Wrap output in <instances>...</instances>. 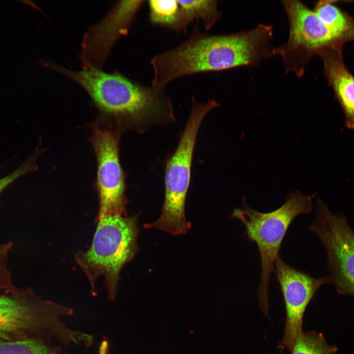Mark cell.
Returning <instances> with one entry per match:
<instances>
[{"mask_svg": "<svg viewBox=\"0 0 354 354\" xmlns=\"http://www.w3.org/2000/svg\"><path fill=\"white\" fill-rule=\"evenodd\" d=\"M316 194L305 196L300 191L289 194L277 209L261 212L250 207L242 197V207L234 209L231 216L239 220L245 228L248 240L256 244L261 258V276L257 290L260 309L268 316V288L270 275L281 245L289 226L298 215L309 213L313 208Z\"/></svg>", "mask_w": 354, "mask_h": 354, "instance_id": "cell-5", "label": "cell"}, {"mask_svg": "<svg viewBox=\"0 0 354 354\" xmlns=\"http://www.w3.org/2000/svg\"><path fill=\"white\" fill-rule=\"evenodd\" d=\"M137 221V216L98 215L90 247L75 256L78 264L89 281L93 295H96V280L103 276L108 299L111 301L115 299L120 270L138 251Z\"/></svg>", "mask_w": 354, "mask_h": 354, "instance_id": "cell-4", "label": "cell"}, {"mask_svg": "<svg viewBox=\"0 0 354 354\" xmlns=\"http://www.w3.org/2000/svg\"><path fill=\"white\" fill-rule=\"evenodd\" d=\"M336 351V347L329 345L322 333L302 331L296 337L291 354H335Z\"/></svg>", "mask_w": 354, "mask_h": 354, "instance_id": "cell-16", "label": "cell"}, {"mask_svg": "<svg viewBox=\"0 0 354 354\" xmlns=\"http://www.w3.org/2000/svg\"><path fill=\"white\" fill-rule=\"evenodd\" d=\"M40 148L36 150L18 168L9 175L0 179V194L16 180L26 174L37 169L36 161L40 153ZM1 166H0V170Z\"/></svg>", "mask_w": 354, "mask_h": 354, "instance_id": "cell-19", "label": "cell"}, {"mask_svg": "<svg viewBox=\"0 0 354 354\" xmlns=\"http://www.w3.org/2000/svg\"><path fill=\"white\" fill-rule=\"evenodd\" d=\"M319 56L328 84L344 114L345 126L354 130V75L344 63L342 48L325 51Z\"/></svg>", "mask_w": 354, "mask_h": 354, "instance_id": "cell-12", "label": "cell"}, {"mask_svg": "<svg viewBox=\"0 0 354 354\" xmlns=\"http://www.w3.org/2000/svg\"><path fill=\"white\" fill-rule=\"evenodd\" d=\"M317 208L309 229L325 248L329 283L354 297V231L345 216L333 213L321 199Z\"/></svg>", "mask_w": 354, "mask_h": 354, "instance_id": "cell-8", "label": "cell"}, {"mask_svg": "<svg viewBox=\"0 0 354 354\" xmlns=\"http://www.w3.org/2000/svg\"><path fill=\"white\" fill-rule=\"evenodd\" d=\"M0 354H70L62 348L37 341L0 340Z\"/></svg>", "mask_w": 354, "mask_h": 354, "instance_id": "cell-17", "label": "cell"}, {"mask_svg": "<svg viewBox=\"0 0 354 354\" xmlns=\"http://www.w3.org/2000/svg\"><path fill=\"white\" fill-rule=\"evenodd\" d=\"M180 20L177 30L186 33L195 20L202 22L205 30H210L220 19L222 13L215 0H178Z\"/></svg>", "mask_w": 354, "mask_h": 354, "instance_id": "cell-14", "label": "cell"}, {"mask_svg": "<svg viewBox=\"0 0 354 354\" xmlns=\"http://www.w3.org/2000/svg\"><path fill=\"white\" fill-rule=\"evenodd\" d=\"M46 64L81 87L103 114L114 117L124 127L144 133L176 121L165 89L142 85L118 71H74L51 62Z\"/></svg>", "mask_w": 354, "mask_h": 354, "instance_id": "cell-2", "label": "cell"}, {"mask_svg": "<svg viewBox=\"0 0 354 354\" xmlns=\"http://www.w3.org/2000/svg\"><path fill=\"white\" fill-rule=\"evenodd\" d=\"M148 5L151 24L177 32L180 20L178 0H151Z\"/></svg>", "mask_w": 354, "mask_h": 354, "instance_id": "cell-15", "label": "cell"}, {"mask_svg": "<svg viewBox=\"0 0 354 354\" xmlns=\"http://www.w3.org/2000/svg\"><path fill=\"white\" fill-rule=\"evenodd\" d=\"M274 271L284 298L286 319L283 337L278 348L282 352H291L297 335L302 332L305 309L316 292L329 283L328 275L314 278L298 270L284 261L276 259Z\"/></svg>", "mask_w": 354, "mask_h": 354, "instance_id": "cell-10", "label": "cell"}, {"mask_svg": "<svg viewBox=\"0 0 354 354\" xmlns=\"http://www.w3.org/2000/svg\"><path fill=\"white\" fill-rule=\"evenodd\" d=\"M282 4L289 24L287 42L275 47L274 56H280L287 73L300 77L312 58L324 52L342 48L337 39L320 20L313 10L298 0H283Z\"/></svg>", "mask_w": 354, "mask_h": 354, "instance_id": "cell-7", "label": "cell"}, {"mask_svg": "<svg viewBox=\"0 0 354 354\" xmlns=\"http://www.w3.org/2000/svg\"><path fill=\"white\" fill-rule=\"evenodd\" d=\"M145 0H120L84 34L80 59L82 69L101 70L116 42L126 35Z\"/></svg>", "mask_w": 354, "mask_h": 354, "instance_id": "cell-11", "label": "cell"}, {"mask_svg": "<svg viewBox=\"0 0 354 354\" xmlns=\"http://www.w3.org/2000/svg\"><path fill=\"white\" fill-rule=\"evenodd\" d=\"M108 341L106 339H104L100 344L98 353L99 354H108Z\"/></svg>", "mask_w": 354, "mask_h": 354, "instance_id": "cell-20", "label": "cell"}, {"mask_svg": "<svg viewBox=\"0 0 354 354\" xmlns=\"http://www.w3.org/2000/svg\"><path fill=\"white\" fill-rule=\"evenodd\" d=\"M219 106L214 99L200 102L192 96L191 111L184 129L176 149L166 163L165 199L161 215L155 221L145 224V228H156L174 236L185 234L190 229L185 205L197 137L205 117Z\"/></svg>", "mask_w": 354, "mask_h": 354, "instance_id": "cell-6", "label": "cell"}, {"mask_svg": "<svg viewBox=\"0 0 354 354\" xmlns=\"http://www.w3.org/2000/svg\"><path fill=\"white\" fill-rule=\"evenodd\" d=\"M70 307L37 295L30 288L18 293L0 295V340H34L53 344L55 340L65 346L92 344V334L74 330L61 320L71 316Z\"/></svg>", "mask_w": 354, "mask_h": 354, "instance_id": "cell-3", "label": "cell"}, {"mask_svg": "<svg viewBox=\"0 0 354 354\" xmlns=\"http://www.w3.org/2000/svg\"><path fill=\"white\" fill-rule=\"evenodd\" d=\"M12 245L11 241L0 244V295L15 294L19 292V289L13 284L7 267L8 254Z\"/></svg>", "mask_w": 354, "mask_h": 354, "instance_id": "cell-18", "label": "cell"}, {"mask_svg": "<svg viewBox=\"0 0 354 354\" xmlns=\"http://www.w3.org/2000/svg\"><path fill=\"white\" fill-rule=\"evenodd\" d=\"M334 0H320L314 11L331 33L343 44L354 40V19Z\"/></svg>", "mask_w": 354, "mask_h": 354, "instance_id": "cell-13", "label": "cell"}, {"mask_svg": "<svg viewBox=\"0 0 354 354\" xmlns=\"http://www.w3.org/2000/svg\"><path fill=\"white\" fill-rule=\"evenodd\" d=\"M272 37V26L263 24L227 34H207L196 26L184 41L152 58L151 86L165 89L184 76L256 65L274 56Z\"/></svg>", "mask_w": 354, "mask_h": 354, "instance_id": "cell-1", "label": "cell"}, {"mask_svg": "<svg viewBox=\"0 0 354 354\" xmlns=\"http://www.w3.org/2000/svg\"><path fill=\"white\" fill-rule=\"evenodd\" d=\"M91 141L97 163L99 215H127L125 182L119 157V136L116 131L94 127Z\"/></svg>", "mask_w": 354, "mask_h": 354, "instance_id": "cell-9", "label": "cell"}]
</instances>
